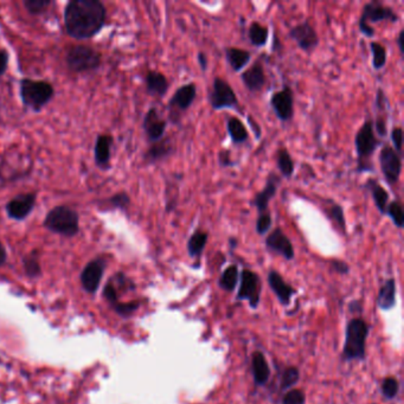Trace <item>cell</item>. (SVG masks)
Wrapping results in <instances>:
<instances>
[{
    "label": "cell",
    "mask_w": 404,
    "mask_h": 404,
    "mask_svg": "<svg viewBox=\"0 0 404 404\" xmlns=\"http://www.w3.org/2000/svg\"><path fill=\"white\" fill-rule=\"evenodd\" d=\"M105 5L99 0H71L64 10V25L75 39H88L101 31L106 23Z\"/></svg>",
    "instance_id": "obj_1"
},
{
    "label": "cell",
    "mask_w": 404,
    "mask_h": 404,
    "mask_svg": "<svg viewBox=\"0 0 404 404\" xmlns=\"http://www.w3.org/2000/svg\"><path fill=\"white\" fill-rule=\"evenodd\" d=\"M384 141L374 134V120L367 119L355 135V154H357V173L374 172V164L372 161L374 152L382 146Z\"/></svg>",
    "instance_id": "obj_2"
},
{
    "label": "cell",
    "mask_w": 404,
    "mask_h": 404,
    "mask_svg": "<svg viewBox=\"0 0 404 404\" xmlns=\"http://www.w3.org/2000/svg\"><path fill=\"white\" fill-rule=\"evenodd\" d=\"M369 329L370 327L363 319L353 318L348 322L345 329L343 360L346 362L365 360Z\"/></svg>",
    "instance_id": "obj_3"
},
{
    "label": "cell",
    "mask_w": 404,
    "mask_h": 404,
    "mask_svg": "<svg viewBox=\"0 0 404 404\" xmlns=\"http://www.w3.org/2000/svg\"><path fill=\"white\" fill-rule=\"evenodd\" d=\"M400 15L391 6L383 4L379 0H372L364 5L362 15L358 19V29L360 34L367 38L374 37L376 31L369 23L389 22L396 24L400 22Z\"/></svg>",
    "instance_id": "obj_4"
},
{
    "label": "cell",
    "mask_w": 404,
    "mask_h": 404,
    "mask_svg": "<svg viewBox=\"0 0 404 404\" xmlns=\"http://www.w3.org/2000/svg\"><path fill=\"white\" fill-rule=\"evenodd\" d=\"M43 225L49 232L72 237L80 230L79 213L69 206H56L45 216Z\"/></svg>",
    "instance_id": "obj_5"
},
{
    "label": "cell",
    "mask_w": 404,
    "mask_h": 404,
    "mask_svg": "<svg viewBox=\"0 0 404 404\" xmlns=\"http://www.w3.org/2000/svg\"><path fill=\"white\" fill-rule=\"evenodd\" d=\"M53 87L45 81L23 79L20 81V98L24 105L39 112L53 98Z\"/></svg>",
    "instance_id": "obj_6"
},
{
    "label": "cell",
    "mask_w": 404,
    "mask_h": 404,
    "mask_svg": "<svg viewBox=\"0 0 404 404\" xmlns=\"http://www.w3.org/2000/svg\"><path fill=\"white\" fill-rule=\"evenodd\" d=\"M197 98V84L185 83L178 88L169 101V120L173 125H180L183 113L187 112Z\"/></svg>",
    "instance_id": "obj_7"
},
{
    "label": "cell",
    "mask_w": 404,
    "mask_h": 404,
    "mask_svg": "<svg viewBox=\"0 0 404 404\" xmlns=\"http://www.w3.org/2000/svg\"><path fill=\"white\" fill-rule=\"evenodd\" d=\"M208 100L213 111L240 109V100L237 98L235 90L232 89L228 81L222 77L213 79Z\"/></svg>",
    "instance_id": "obj_8"
},
{
    "label": "cell",
    "mask_w": 404,
    "mask_h": 404,
    "mask_svg": "<svg viewBox=\"0 0 404 404\" xmlns=\"http://www.w3.org/2000/svg\"><path fill=\"white\" fill-rule=\"evenodd\" d=\"M68 67L76 72H84V71L95 70L101 64V55L96 50L84 46V45H76L68 51Z\"/></svg>",
    "instance_id": "obj_9"
},
{
    "label": "cell",
    "mask_w": 404,
    "mask_h": 404,
    "mask_svg": "<svg viewBox=\"0 0 404 404\" xmlns=\"http://www.w3.org/2000/svg\"><path fill=\"white\" fill-rule=\"evenodd\" d=\"M400 154L397 153L389 144H383L382 149L378 154V164L386 183L390 187H393L398 183L400 178V173L403 169V161H402Z\"/></svg>",
    "instance_id": "obj_10"
},
{
    "label": "cell",
    "mask_w": 404,
    "mask_h": 404,
    "mask_svg": "<svg viewBox=\"0 0 404 404\" xmlns=\"http://www.w3.org/2000/svg\"><path fill=\"white\" fill-rule=\"evenodd\" d=\"M289 37L296 42L298 48L303 50V53L307 55L315 53L320 44L318 32L312 25L310 19H306L303 23H299L291 27V30L289 31Z\"/></svg>",
    "instance_id": "obj_11"
},
{
    "label": "cell",
    "mask_w": 404,
    "mask_h": 404,
    "mask_svg": "<svg viewBox=\"0 0 404 404\" xmlns=\"http://www.w3.org/2000/svg\"><path fill=\"white\" fill-rule=\"evenodd\" d=\"M240 287L237 300H247L251 308H258L261 299V280L258 274L251 270H244L240 274Z\"/></svg>",
    "instance_id": "obj_12"
},
{
    "label": "cell",
    "mask_w": 404,
    "mask_h": 404,
    "mask_svg": "<svg viewBox=\"0 0 404 404\" xmlns=\"http://www.w3.org/2000/svg\"><path fill=\"white\" fill-rule=\"evenodd\" d=\"M270 105L281 122H289L294 118V93L289 86L274 91Z\"/></svg>",
    "instance_id": "obj_13"
},
{
    "label": "cell",
    "mask_w": 404,
    "mask_h": 404,
    "mask_svg": "<svg viewBox=\"0 0 404 404\" xmlns=\"http://www.w3.org/2000/svg\"><path fill=\"white\" fill-rule=\"evenodd\" d=\"M265 244L270 253L280 255L287 261H292L293 258H296V251L292 241L280 227H277L268 234Z\"/></svg>",
    "instance_id": "obj_14"
},
{
    "label": "cell",
    "mask_w": 404,
    "mask_h": 404,
    "mask_svg": "<svg viewBox=\"0 0 404 404\" xmlns=\"http://www.w3.org/2000/svg\"><path fill=\"white\" fill-rule=\"evenodd\" d=\"M281 182H282V178H281L280 175H277V172L268 173L266 184L263 187V190L256 192L253 199H251V206L256 208L258 213L268 211L270 201L277 196Z\"/></svg>",
    "instance_id": "obj_15"
},
{
    "label": "cell",
    "mask_w": 404,
    "mask_h": 404,
    "mask_svg": "<svg viewBox=\"0 0 404 404\" xmlns=\"http://www.w3.org/2000/svg\"><path fill=\"white\" fill-rule=\"evenodd\" d=\"M168 124H169L168 120L161 118L160 113L156 107L149 109L145 114V118H144V122H142V128L145 131L147 140L151 144H154V142L165 138V132L168 128Z\"/></svg>",
    "instance_id": "obj_16"
},
{
    "label": "cell",
    "mask_w": 404,
    "mask_h": 404,
    "mask_svg": "<svg viewBox=\"0 0 404 404\" xmlns=\"http://www.w3.org/2000/svg\"><path fill=\"white\" fill-rule=\"evenodd\" d=\"M241 81L251 93H260L267 84L266 70L261 61H255L251 67L241 72Z\"/></svg>",
    "instance_id": "obj_17"
},
{
    "label": "cell",
    "mask_w": 404,
    "mask_h": 404,
    "mask_svg": "<svg viewBox=\"0 0 404 404\" xmlns=\"http://www.w3.org/2000/svg\"><path fill=\"white\" fill-rule=\"evenodd\" d=\"M36 204V194L29 192L15 196L6 204V213L8 217L15 221H23L30 215Z\"/></svg>",
    "instance_id": "obj_18"
},
{
    "label": "cell",
    "mask_w": 404,
    "mask_h": 404,
    "mask_svg": "<svg viewBox=\"0 0 404 404\" xmlns=\"http://www.w3.org/2000/svg\"><path fill=\"white\" fill-rule=\"evenodd\" d=\"M105 266V261L101 258H95L89 263H87V266L84 267L81 274V284L87 292L93 294L98 291L99 286L101 284L102 277H103Z\"/></svg>",
    "instance_id": "obj_19"
},
{
    "label": "cell",
    "mask_w": 404,
    "mask_h": 404,
    "mask_svg": "<svg viewBox=\"0 0 404 404\" xmlns=\"http://www.w3.org/2000/svg\"><path fill=\"white\" fill-rule=\"evenodd\" d=\"M267 281H268L270 289L277 296L281 305L289 306L291 300H292V296L296 293V289H293L291 284H287L282 275L277 270H270V273L267 275Z\"/></svg>",
    "instance_id": "obj_20"
},
{
    "label": "cell",
    "mask_w": 404,
    "mask_h": 404,
    "mask_svg": "<svg viewBox=\"0 0 404 404\" xmlns=\"http://www.w3.org/2000/svg\"><path fill=\"white\" fill-rule=\"evenodd\" d=\"M176 152V147L170 138H163L159 141L154 142L150 149L144 154V159L149 164H156L159 161L166 160Z\"/></svg>",
    "instance_id": "obj_21"
},
{
    "label": "cell",
    "mask_w": 404,
    "mask_h": 404,
    "mask_svg": "<svg viewBox=\"0 0 404 404\" xmlns=\"http://www.w3.org/2000/svg\"><path fill=\"white\" fill-rule=\"evenodd\" d=\"M364 189L370 194L378 213L386 216V206L390 202L389 192L386 191V189L374 178H369L364 184Z\"/></svg>",
    "instance_id": "obj_22"
},
{
    "label": "cell",
    "mask_w": 404,
    "mask_h": 404,
    "mask_svg": "<svg viewBox=\"0 0 404 404\" xmlns=\"http://www.w3.org/2000/svg\"><path fill=\"white\" fill-rule=\"evenodd\" d=\"M251 372L254 383L258 386H266L270 378V364L263 352L256 351L251 355Z\"/></svg>",
    "instance_id": "obj_23"
},
{
    "label": "cell",
    "mask_w": 404,
    "mask_h": 404,
    "mask_svg": "<svg viewBox=\"0 0 404 404\" xmlns=\"http://www.w3.org/2000/svg\"><path fill=\"white\" fill-rule=\"evenodd\" d=\"M145 83L147 93L150 94L151 96L164 98L169 90V80L160 71H149L145 76Z\"/></svg>",
    "instance_id": "obj_24"
},
{
    "label": "cell",
    "mask_w": 404,
    "mask_h": 404,
    "mask_svg": "<svg viewBox=\"0 0 404 404\" xmlns=\"http://www.w3.org/2000/svg\"><path fill=\"white\" fill-rule=\"evenodd\" d=\"M113 138L108 134L99 135L95 142V163L101 169H108L112 157Z\"/></svg>",
    "instance_id": "obj_25"
},
{
    "label": "cell",
    "mask_w": 404,
    "mask_h": 404,
    "mask_svg": "<svg viewBox=\"0 0 404 404\" xmlns=\"http://www.w3.org/2000/svg\"><path fill=\"white\" fill-rule=\"evenodd\" d=\"M225 60L235 72H241L251 63V53L249 50L241 49L237 46L225 48Z\"/></svg>",
    "instance_id": "obj_26"
},
{
    "label": "cell",
    "mask_w": 404,
    "mask_h": 404,
    "mask_svg": "<svg viewBox=\"0 0 404 404\" xmlns=\"http://www.w3.org/2000/svg\"><path fill=\"white\" fill-rule=\"evenodd\" d=\"M227 131L232 142L236 146L244 145L249 140V132H248L244 121L237 116H230L227 120Z\"/></svg>",
    "instance_id": "obj_27"
},
{
    "label": "cell",
    "mask_w": 404,
    "mask_h": 404,
    "mask_svg": "<svg viewBox=\"0 0 404 404\" xmlns=\"http://www.w3.org/2000/svg\"><path fill=\"white\" fill-rule=\"evenodd\" d=\"M396 303V281L388 279L379 289L377 296V306L383 311H389Z\"/></svg>",
    "instance_id": "obj_28"
},
{
    "label": "cell",
    "mask_w": 404,
    "mask_h": 404,
    "mask_svg": "<svg viewBox=\"0 0 404 404\" xmlns=\"http://www.w3.org/2000/svg\"><path fill=\"white\" fill-rule=\"evenodd\" d=\"M209 241V232L197 229L189 237L187 244V254L191 258H199L202 256Z\"/></svg>",
    "instance_id": "obj_29"
},
{
    "label": "cell",
    "mask_w": 404,
    "mask_h": 404,
    "mask_svg": "<svg viewBox=\"0 0 404 404\" xmlns=\"http://www.w3.org/2000/svg\"><path fill=\"white\" fill-rule=\"evenodd\" d=\"M322 210H324V213L329 221L332 222L343 234H346V218H345L344 208L339 203L329 199V201H325V206Z\"/></svg>",
    "instance_id": "obj_30"
},
{
    "label": "cell",
    "mask_w": 404,
    "mask_h": 404,
    "mask_svg": "<svg viewBox=\"0 0 404 404\" xmlns=\"http://www.w3.org/2000/svg\"><path fill=\"white\" fill-rule=\"evenodd\" d=\"M277 168L281 178L291 179L296 171V163L286 147L277 151Z\"/></svg>",
    "instance_id": "obj_31"
},
{
    "label": "cell",
    "mask_w": 404,
    "mask_h": 404,
    "mask_svg": "<svg viewBox=\"0 0 404 404\" xmlns=\"http://www.w3.org/2000/svg\"><path fill=\"white\" fill-rule=\"evenodd\" d=\"M248 39L255 48H263L270 39V29L261 23L253 22L248 27Z\"/></svg>",
    "instance_id": "obj_32"
},
{
    "label": "cell",
    "mask_w": 404,
    "mask_h": 404,
    "mask_svg": "<svg viewBox=\"0 0 404 404\" xmlns=\"http://www.w3.org/2000/svg\"><path fill=\"white\" fill-rule=\"evenodd\" d=\"M240 280V272L236 265L227 267L218 279V286L225 292H234Z\"/></svg>",
    "instance_id": "obj_33"
},
{
    "label": "cell",
    "mask_w": 404,
    "mask_h": 404,
    "mask_svg": "<svg viewBox=\"0 0 404 404\" xmlns=\"http://www.w3.org/2000/svg\"><path fill=\"white\" fill-rule=\"evenodd\" d=\"M371 56H372V68L374 70H382L386 67L388 61V50L379 42L372 41L370 43Z\"/></svg>",
    "instance_id": "obj_34"
},
{
    "label": "cell",
    "mask_w": 404,
    "mask_h": 404,
    "mask_svg": "<svg viewBox=\"0 0 404 404\" xmlns=\"http://www.w3.org/2000/svg\"><path fill=\"white\" fill-rule=\"evenodd\" d=\"M386 215L397 229L404 228V210L400 201H391L386 206Z\"/></svg>",
    "instance_id": "obj_35"
},
{
    "label": "cell",
    "mask_w": 404,
    "mask_h": 404,
    "mask_svg": "<svg viewBox=\"0 0 404 404\" xmlns=\"http://www.w3.org/2000/svg\"><path fill=\"white\" fill-rule=\"evenodd\" d=\"M300 371L298 367H289L284 371L282 377H281V390L286 391V390L292 389L293 386H296V383L299 382Z\"/></svg>",
    "instance_id": "obj_36"
},
{
    "label": "cell",
    "mask_w": 404,
    "mask_h": 404,
    "mask_svg": "<svg viewBox=\"0 0 404 404\" xmlns=\"http://www.w3.org/2000/svg\"><path fill=\"white\" fill-rule=\"evenodd\" d=\"M272 225H273V216L270 210L266 213H258V220L255 223V230L258 232V235H267L270 232Z\"/></svg>",
    "instance_id": "obj_37"
},
{
    "label": "cell",
    "mask_w": 404,
    "mask_h": 404,
    "mask_svg": "<svg viewBox=\"0 0 404 404\" xmlns=\"http://www.w3.org/2000/svg\"><path fill=\"white\" fill-rule=\"evenodd\" d=\"M381 391L386 400H391L396 398L397 395L400 393V383L396 378L386 377L381 386Z\"/></svg>",
    "instance_id": "obj_38"
},
{
    "label": "cell",
    "mask_w": 404,
    "mask_h": 404,
    "mask_svg": "<svg viewBox=\"0 0 404 404\" xmlns=\"http://www.w3.org/2000/svg\"><path fill=\"white\" fill-rule=\"evenodd\" d=\"M24 270L30 277H37L41 275V265H39L36 253L24 258Z\"/></svg>",
    "instance_id": "obj_39"
},
{
    "label": "cell",
    "mask_w": 404,
    "mask_h": 404,
    "mask_svg": "<svg viewBox=\"0 0 404 404\" xmlns=\"http://www.w3.org/2000/svg\"><path fill=\"white\" fill-rule=\"evenodd\" d=\"M390 140L393 144V150L396 151L397 153L403 156V130L400 126H395L391 128L390 132Z\"/></svg>",
    "instance_id": "obj_40"
},
{
    "label": "cell",
    "mask_w": 404,
    "mask_h": 404,
    "mask_svg": "<svg viewBox=\"0 0 404 404\" xmlns=\"http://www.w3.org/2000/svg\"><path fill=\"white\" fill-rule=\"evenodd\" d=\"M108 202L114 209L126 210L128 206H131V197L128 196L127 192H119L112 196L108 199Z\"/></svg>",
    "instance_id": "obj_41"
},
{
    "label": "cell",
    "mask_w": 404,
    "mask_h": 404,
    "mask_svg": "<svg viewBox=\"0 0 404 404\" xmlns=\"http://www.w3.org/2000/svg\"><path fill=\"white\" fill-rule=\"evenodd\" d=\"M24 6L31 15H39L49 8L50 1L48 0H24Z\"/></svg>",
    "instance_id": "obj_42"
},
{
    "label": "cell",
    "mask_w": 404,
    "mask_h": 404,
    "mask_svg": "<svg viewBox=\"0 0 404 404\" xmlns=\"http://www.w3.org/2000/svg\"><path fill=\"white\" fill-rule=\"evenodd\" d=\"M374 107L377 109L378 113L383 114V115H386V112H388V109H389V100H388L386 91H384L381 87H379L377 91H376Z\"/></svg>",
    "instance_id": "obj_43"
},
{
    "label": "cell",
    "mask_w": 404,
    "mask_h": 404,
    "mask_svg": "<svg viewBox=\"0 0 404 404\" xmlns=\"http://www.w3.org/2000/svg\"><path fill=\"white\" fill-rule=\"evenodd\" d=\"M306 396L303 391L299 389H291L284 393L282 404H305Z\"/></svg>",
    "instance_id": "obj_44"
},
{
    "label": "cell",
    "mask_w": 404,
    "mask_h": 404,
    "mask_svg": "<svg viewBox=\"0 0 404 404\" xmlns=\"http://www.w3.org/2000/svg\"><path fill=\"white\" fill-rule=\"evenodd\" d=\"M374 134L377 135V138L383 139L386 138L388 135V120H386V115L379 114L374 121Z\"/></svg>",
    "instance_id": "obj_45"
},
{
    "label": "cell",
    "mask_w": 404,
    "mask_h": 404,
    "mask_svg": "<svg viewBox=\"0 0 404 404\" xmlns=\"http://www.w3.org/2000/svg\"><path fill=\"white\" fill-rule=\"evenodd\" d=\"M218 164L223 169H230V168H234L236 163L232 159V152L228 149H225V150H221L218 152L217 156Z\"/></svg>",
    "instance_id": "obj_46"
},
{
    "label": "cell",
    "mask_w": 404,
    "mask_h": 404,
    "mask_svg": "<svg viewBox=\"0 0 404 404\" xmlns=\"http://www.w3.org/2000/svg\"><path fill=\"white\" fill-rule=\"evenodd\" d=\"M139 303H118L114 308L120 315H130L138 310Z\"/></svg>",
    "instance_id": "obj_47"
},
{
    "label": "cell",
    "mask_w": 404,
    "mask_h": 404,
    "mask_svg": "<svg viewBox=\"0 0 404 404\" xmlns=\"http://www.w3.org/2000/svg\"><path fill=\"white\" fill-rule=\"evenodd\" d=\"M105 294L106 298L113 303V306H115L116 303H119L118 299H119V296H118V287H116L115 284L113 282V281H109L107 286L105 287Z\"/></svg>",
    "instance_id": "obj_48"
},
{
    "label": "cell",
    "mask_w": 404,
    "mask_h": 404,
    "mask_svg": "<svg viewBox=\"0 0 404 404\" xmlns=\"http://www.w3.org/2000/svg\"><path fill=\"white\" fill-rule=\"evenodd\" d=\"M247 122L251 126L254 138L256 140H260V139L263 138V127H261V125L258 124L254 116L247 115Z\"/></svg>",
    "instance_id": "obj_49"
},
{
    "label": "cell",
    "mask_w": 404,
    "mask_h": 404,
    "mask_svg": "<svg viewBox=\"0 0 404 404\" xmlns=\"http://www.w3.org/2000/svg\"><path fill=\"white\" fill-rule=\"evenodd\" d=\"M331 268L336 273L341 274V275H346L350 272V266L345 261H341V260H332L331 261Z\"/></svg>",
    "instance_id": "obj_50"
},
{
    "label": "cell",
    "mask_w": 404,
    "mask_h": 404,
    "mask_svg": "<svg viewBox=\"0 0 404 404\" xmlns=\"http://www.w3.org/2000/svg\"><path fill=\"white\" fill-rule=\"evenodd\" d=\"M196 57H197V63H198L201 70L203 72H206L208 70V68H209V57L204 51H199Z\"/></svg>",
    "instance_id": "obj_51"
},
{
    "label": "cell",
    "mask_w": 404,
    "mask_h": 404,
    "mask_svg": "<svg viewBox=\"0 0 404 404\" xmlns=\"http://www.w3.org/2000/svg\"><path fill=\"white\" fill-rule=\"evenodd\" d=\"M8 53L6 50H0V76L4 75L8 69Z\"/></svg>",
    "instance_id": "obj_52"
},
{
    "label": "cell",
    "mask_w": 404,
    "mask_h": 404,
    "mask_svg": "<svg viewBox=\"0 0 404 404\" xmlns=\"http://www.w3.org/2000/svg\"><path fill=\"white\" fill-rule=\"evenodd\" d=\"M403 42H404V30L403 29H402V30H400V32H398V34H397L396 38L397 46H398V50H400V56L402 57L404 56Z\"/></svg>",
    "instance_id": "obj_53"
},
{
    "label": "cell",
    "mask_w": 404,
    "mask_h": 404,
    "mask_svg": "<svg viewBox=\"0 0 404 404\" xmlns=\"http://www.w3.org/2000/svg\"><path fill=\"white\" fill-rule=\"evenodd\" d=\"M8 260V253H6V249H5L4 244L0 242V266L4 265Z\"/></svg>",
    "instance_id": "obj_54"
},
{
    "label": "cell",
    "mask_w": 404,
    "mask_h": 404,
    "mask_svg": "<svg viewBox=\"0 0 404 404\" xmlns=\"http://www.w3.org/2000/svg\"><path fill=\"white\" fill-rule=\"evenodd\" d=\"M229 244H230V247L236 248V246H237V240H236V237H230Z\"/></svg>",
    "instance_id": "obj_55"
}]
</instances>
